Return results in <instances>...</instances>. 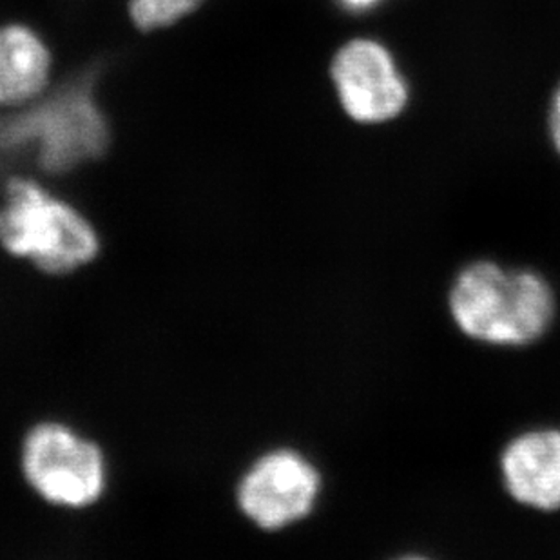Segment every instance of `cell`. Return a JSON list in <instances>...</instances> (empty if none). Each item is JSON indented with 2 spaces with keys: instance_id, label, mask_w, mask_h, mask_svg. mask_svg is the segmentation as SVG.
Here are the masks:
<instances>
[{
  "instance_id": "2",
  "label": "cell",
  "mask_w": 560,
  "mask_h": 560,
  "mask_svg": "<svg viewBox=\"0 0 560 560\" xmlns=\"http://www.w3.org/2000/svg\"><path fill=\"white\" fill-rule=\"evenodd\" d=\"M448 311L455 327L471 341L521 349L550 332L557 317V294L537 270L476 259L452 281Z\"/></svg>"
},
{
  "instance_id": "7",
  "label": "cell",
  "mask_w": 560,
  "mask_h": 560,
  "mask_svg": "<svg viewBox=\"0 0 560 560\" xmlns=\"http://www.w3.org/2000/svg\"><path fill=\"white\" fill-rule=\"evenodd\" d=\"M508 495L535 512H560V429L540 427L510 439L499 455Z\"/></svg>"
},
{
  "instance_id": "11",
  "label": "cell",
  "mask_w": 560,
  "mask_h": 560,
  "mask_svg": "<svg viewBox=\"0 0 560 560\" xmlns=\"http://www.w3.org/2000/svg\"><path fill=\"white\" fill-rule=\"evenodd\" d=\"M542 137H545L546 149L560 164V73L553 79L546 93L545 106H542Z\"/></svg>"
},
{
  "instance_id": "1",
  "label": "cell",
  "mask_w": 560,
  "mask_h": 560,
  "mask_svg": "<svg viewBox=\"0 0 560 560\" xmlns=\"http://www.w3.org/2000/svg\"><path fill=\"white\" fill-rule=\"evenodd\" d=\"M323 79L336 115L355 131L396 129L418 106V80L407 57L375 26L339 35L323 62Z\"/></svg>"
},
{
  "instance_id": "9",
  "label": "cell",
  "mask_w": 560,
  "mask_h": 560,
  "mask_svg": "<svg viewBox=\"0 0 560 560\" xmlns=\"http://www.w3.org/2000/svg\"><path fill=\"white\" fill-rule=\"evenodd\" d=\"M206 0H131L129 13L140 30L171 26L198 10Z\"/></svg>"
},
{
  "instance_id": "6",
  "label": "cell",
  "mask_w": 560,
  "mask_h": 560,
  "mask_svg": "<svg viewBox=\"0 0 560 560\" xmlns=\"http://www.w3.org/2000/svg\"><path fill=\"white\" fill-rule=\"evenodd\" d=\"M322 471L292 448L261 455L238 485V506L258 528L278 532L302 523L322 495Z\"/></svg>"
},
{
  "instance_id": "3",
  "label": "cell",
  "mask_w": 560,
  "mask_h": 560,
  "mask_svg": "<svg viewBox=\"0 0 560 560\" xmlns=\"http://www.w3.org/2000/svg\"><path fill=\"white\" fill-rule=\"evenodd\" d=\"M0 245L49 275H69L95 259L101 240L69 201L27 178L5 186L0 206Z\"/></svg>"
},
{
  "instance_id": "4",
  "label": "cell",
  "mask_w": 560,
  "mask_h": 560,
  "mask_svg": "<svg viewBox=\"0 0 560 560\" xmlns=\"http://www.w3.org/2000/svg\"><path fill=\"white\" fill-rule=\"evenodd\" d=\"M107 142L106 118L84 84L69 85L30 112L0 122V154L27 149L51 173L77 170L101 156Z\"/></svg>"
},
{
  "instance_id": "10",
  "label": "cell",
  "mask_w": 560,
  "mask_h": 560,
  "mask_svg": "<svg viewBox=\"0 0 560 560\" xmlns=\"http://www.w3.org/2000/svg\"><path fill=\"white\" fill-rule=\"evenodd\" d=\"M394 0H328L334 13L349 26H371Z\"/></svg>"
},
{
  "instance_id": "8",
  "label": "cell",
  "mask_w": 560,
  "mask_h": 560,
  "mask_svg": "<svg viewBox=\"0 0 560 560\" xmlns=\"http://www.w3.org/2000/svg\"><path fill=\"white\" fill-rule=\"evenodd\" d=\"M51 54L43 38L21 24L0 26V106L37 98L49 82Z\"/></svg>"
},
{
  "instance_id": "5",
  "label": "cell",
  "mask_w": 560,
  "mask_h": 560,
  "mask_svg": "<svg viewBox=\"0 0 560 560\" xmlns=\"http://www.w3.org/2000/svg\"><path fill=\"white\" fill-rule=\"evenodd\" d=\"M22 474L43 501L84 510L107 487L106 457L93 441L62 423H43L22 443Z\"/></svg>"
}]
</instances>
